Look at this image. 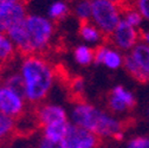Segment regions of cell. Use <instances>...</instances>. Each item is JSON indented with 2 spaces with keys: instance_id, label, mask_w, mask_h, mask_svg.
Wrapping results in <instances>:
<instances>
[{
  "instance_id": "6da1fadb",
  "label": "cell",
  "mask_w": 149,
  "mask_h": 148,
  "mask_svg": "<svg viewBox=\"0 0 149 148\" xmlns=\"http://www.w3.org/2000/svg\"><path fill=\"white\" fill-rule=\"evenodd\" d=\"M18 72L23 80V94L31 105L45 101L54 84L56 71L53 65L43 54H26L18 65Z\"/></svg>"
},
{
  "instance_id": "d6986e66",
  "label": "cell",
  "mask_w": 149,
  "mask_h": 148,
  "mask_svg": "<svg viewBox=\"0 0 149 148\" xmlns=\"http://www.w3.org/2000/svg\"><path fill=\"white\" fill-rule=\"evenodd\" d=\"M73 14L81 23L91 22V0H74Z\"/></svg>"
},
{
  "instance_id": "d4e9b609",
  "label": "cell",
  "mask_w": 149,
  "mask_h": 148,
  "mask_svg": "<svg viewBox=\"0 0 149 148\" xmlns=\"http://www.w3.org/2000/svg\"><path fill=\"white\" fill-rule=\"evenodd\" d=\"M84 88H85V83H84V80L82 77H74L72 80V82H71V90H72L73 94H76V95L83 94Z\"/></svg>"
},
{
  "instance_id": "5bb4252c",
  "label": "cell",
  "mask_w": 149,
  "mask_h": 148,
  "mask_svg": "<svg viewBox=\"0 0 149 148\" xmlns=\"http://www.w3.org/2000/svg\"><path fill=\"white\" fill-rule=\"evenodd\" d=\"M130 54L149 81V45L140 40L130 51Z\"/></svg>"
},
{
  "instance_id": "4fadbf2b",
  "label": "cell",
  "mask_w": 149,
  "mask_h": 148,
  "mask_svg": "<svg viewBox=\"0 0 149 148\" xmlns=\"http://www.w3.org/2000/svg\"><path fill=\"white\" fill-rule=\"evenodd\" d=\"M69 124L70 122H61V123H52L42 127L43 139L52 143H61L68 132Z\"/></svg>"
},
{
  "instance_id": "cb8c5ba5",
  "label": "cell",
  "mask_w": 149,
  "mask_h": 148,
  "mask_svg": "<svg viewBox=\"0 0 149 148\" xmlns=\"http://www.w3.org/2000/svg\"><path fill=\"white\" fill-rule=\"evenodd\" d=\"M127 148H149V136L132 138L127 143Z\"/></svg>"
},
{
  "instance_id": "44dd1931",
  "label": "cell",
  "mask_w": 149,
  "mask_h": 148,
  "mask_svg": "<svg viewBox=\"0 0 149 148\" xmlns=\"http://www.w3.org/2000/svg\"><path fill=\"white\" fill-rule=\"evenodd\" d=\"M17 121L0 113V143L5 142L15 131Z\"/></svg>"
},
{
  "instance_id": "603a6c76",
  "label": "cell",
  "mask_w": 149,
  "mask_h": 148,
  "mask_svg": "<svg viewBox=\"0 0 149 148\" xmlns=\"http://www.w3.org/2000/svg\"><path fill=\"white\" fill-rule=\"evenodd\" d=\"M130 5H133L140 12L143 20L149 23V0H132V4Z\"/></svg>"
},
{
  "instance_id": "e0dca14e",
  "label": "cell",
  "mask_w": 149,
  "mask_h": 148,
  "mask_svg": "<svg viewBox=\"0 0 149 148\" xmlns=\"http://www.w3.org/2000/svg\"><path fill=\"white\" fill-rule=\"evenodd\" d=\"M123 68L127 70V72L132 76L134 80H136L137 82L141 83H147L149 82L147 76L144 75V72L141 70V68L137 65V63L134 61V58L132 57V54H125L124 59H123Z\"/></svg>"
},
{
  "instance_id": "1f68e13d",
  "label": "cell",
  "mask_w": 149,
  "mask_h": 148,
  "mask_svg": "<svg viewBox=\"0 0 149 148\" xmlns=\"http://www.w3.org/2000/svg\"><path fill=\"white\" fill-rule=\"evenodd\" d=\"M22 1H27V0H22Z\"/></svg>"
},
{
  "instance_id": "7402d4cb",
  "label": "cell",
  "mask_w": 149,
  "mask_h": 148,
  "mask_svg": "<svg viewBox=\"0 0 149 148\" xmlns=\"http://www.w3.org/2000/svg\"><path fill=\"white\" fill-rule=\"evenodd\" d=\"M4 83H6L7 85L17 89V90H20L23 92V80H22V76L20 73L18 72V70H11V71H7L5 73V76L3 77V81Z\"/></svg>"
},
{
  "instance_id": "f1b7e54d",
  "label": "cell",
  "mask_w": 149,
  "mask_h": 148,
  "mask_svg": "<svg viewBox=\"0 0 149 148\" xmlns=\"http://www.w3.org/2000/svg\"><path fill=\"white\" fill-rule=\"evenodd\" d=\"M110 1H113V3L117 4L118 6L123 7L124 5H127V4H128V1H129V0H110Z\"/></svg>"
},
{
  "instance_id": "ba28073f",
  "label": "cell",
  "mask_w": 149,
  "mask_h": 148,
  "mask_svg": "<svg viewBox=\"0 0 149 148\" xmlns=\"http://www.w3.org/2000/svg\"><path fill=\"white\" fill-rule=\"evenodd\" d=\"M27 8L25 1L17 0L0 10V31L8 32L17 25H19L27 17Z\"/></svg>"
},
{
  "instance_id": "484cf974",
  "label": "cell",
  "mask_w": 149,
  "mask_h": 148,
  "mask_svg": "<svg viewBox=\"0 0 149 148\" xmlns=\"http://www.w3.org/2000/svg\"><path fill=\"white\" fill-rule=\"evenodd\" d=\"M38 148H62V146H61V143H52V142H49V141L42 139Z\"/></svg>"
},
{
  "instance_id": "277c9868",
  "label": "cell",
  "mask_w": 149,
  "mask_h": 148,
  "mask_svg": "<svg viewBox=\"0 0 149 148\" xmlns=\"http://www.w3.org/2000/svg\"><path fill=\"white\" fill-rule=\"evenodd\" d=\"M122 19V7L110 0H91V23L109 37Z\"/></svg>"
},
{
  "instance_id": "8fae6325",
  "label": "cell",
  "mask_w": 149,
  "mask_h": 148,
  "mask_svg": "<svg viewBox=\"0 0 149 148\" xmlns=\"http://www.w3.org/2000/svg\"><path fill=\"white\" fill-rule=\"evenodd\" d=\"M123 59L124 56L114 46L100 45L94 53V63L97 65L103 64L110 70H116L123 66Z\"/></svg>"
},
{
  "instance_id": "2e32d148",
  "label": "cell",
  "mask_w": 149,
  "mask_h": 148,
  "mask_svg": "<svg viewBox=\"0 0 149 148\" xmlns=\"http://www.w3.org/2000/svg\"><path fill=\"white\" fill-rule=\"evenodd\" d=\"M69 13H70V7L68 5V1H65V0H56V1L51 3L50 6L47 7L46 17L52 22H59L65 19L69 15Z\"/></svg>"
},
{
  "instance_id": "83f0119b",
  "label": "cell",
  "mask_w": 149,
  "mask_h": 148,
  "mask_svg": "<svg viewBox=\"0 0 149 148\" xmlns=\"http://www.w3.org/2000/svg\"><path fill=\"white\" fill-rule=\"evenodd\" d=\"M17 1V0H0V10H1L3 7H5L6 5L11 4V3H14Z\"/></svg>"
},
{
  "instance_id": "4316f807",
  "label": "cell",
  "mask_w": 149,
  "mask_h": 148,
  "mask_svg": "<svg viewBox=\"0 0 149 148\" xmlns=\"http://www.w3.org/2000/svg\"><path fill=\"white\" fill-rule=\"evenodd\" d=\"M141 40L149 45V31H143L141 32Z\"/></svg>"
},
{
  "instance_id": "4dcf8cb0",
  "label": "cell",
  "mask_w": 149,
  "mask_h": 148,
  "mask_svg": "<svg viewBox=\"0 0 149 148\" xmlns=\"http://www.w3.org/2000/svg\"><path fill=\"white\" fill-rule=\"evenodd\" d=\"M65 1H72V0H65Z\"/></svg>"
},
{
  "instance_id": "52a82bcc",
  "label": "cell",
  "mask_w": 149,
  "mask_h": 148,
  "mask_svg": "<svg viewBox=\"0 0 149 148\" xmlns=\"http://www.w3.org/2000/svg\"><path fill=\"white\" fill-rule=\"evenodd\" d=\"M100 138L97 135L70 122L61 146L62 148H96Z\"/></svg>"
},
{
  "instance_id": "9a60e30c",
  "label": "cell",
  "mask_w": 149,
  "mask_h": 148,
  "mask_svg": "<svg viewBox=\"0 0 149 148\" xmlns=\"http://www.w3.org/2000/svg\"><path fill=\"white\" fill-rule=\"evenodd\" d=\"M79 36L86 44H96L103 40V37H104V34L100 31V29L91 22L81 23Z\"/></svg>"
},
{
  "instance_id": "5b68a950",
  "label": "cell",
  "mask_w": 149,
  "mask_h": 148,
  "mask_svg": "<svg viewBox=\"0 0 149 148\" xmlns=\"http://www.w3.org/2000/svg\"><path fill=\"white\" fill-rule=\"evenodd\" d=\"M27 104L29 103L20 90L0 82V113L17 121L25 115Z\"/></svg>"
},
{
  "instance_id": "7a4b0ae2",
  "label": "cell",
  "mask_w": 149,
  "mask_h": 148,
  "mask_svg": "<svg viewBox=\"0 0 149 148\" xmlns=\"http://www.w3.org/2000/svg\"><path fill=\"white\" fill-rule=\"evenodd\" d=\"M71 123L82 127L102 139H121L123 122L88 102H78L71 110Z\"/></svg>"
},
{
  "instance_id": "7c38bea8",
  "label": "cell",
  "mask_w": 149,
  "mask_h": 148,
  "mask_svg": "<svg viewBox=\"0 0 149 148\" xmlns=\"http://www.w3.org/2000/svg\"><path fill=\"white\" fill-rule=\"evenodd\" d=\"M18 54L17 47L6 32L0 31V66L11 64Z\"/></svg>"
},
{
  "instance_id": "f546056e",
  "label": "cell",
  "mask_w": 149,
  "mask_h": 148,
  "mask_svg": "<svg viewBox=\"0 0 149 148\" xmlns=\"http://www.w3.org/2000/svg\"><path fill=\"white\" fill-rule=\"evenodd\" d=\"M147 119H148V122H149V109L147 110Z\"/></svg>"
},
{
  "instance_id": "ac0fdd59",
  "label": "cell",
  "mask_w": 149,
  "mask_h": 148,
  "mask_svg": "<svg viewBox=\"0 0 149 148\" xmlns=\"http://www.w3.org/2000/svg\"><path fill=\"white\" fill-rule=\"evenodd\" d=\"M94 53L95 50L91 49L88 44H81L73 51V57L79 65L88 66L91 63H94Z\"/></svg>"
},
{
  "instance_id": "8992f818",
  "label": "cell",
  "mask_w": 149,
  "mask_h": 148,
  "mask_svg": "<svg viewBox=\"0 0 149 148\" xmlns=\"http://www.w3.org/2000/svg\"><path fill=\"white\" fill-rule=\"evenodd\" d=\"M110 43L120 51H132L133 47L141 40V33L136 27L129 25L121 19L117 26L109 36Z\"/></svg>"
},
{
  "instance_id": "3957f363",
  "label": "cell",
  "mask_w": 149,
  "mask_h": 148,
  "mask_svg": "<svg viewBox=\"0 0 149 148\" xmlns=\"http://www.w3.org/2000/svg\"><path fill=\"white\" fill-rule=\"evenodd\" d=\"M24 26L30 42L31 53L43 54L52 44L54 37V22L46 15L31 13L24 20Z\"/></svg>"
},
{
  "instance_id": "9c48e42d",
  "label": "cell",
  "mask_w": 149,
  "mask_h": 148,
  "mask_svg": "<svg viewBox=\"0 0 149 148\" xmlns=\"http://www.w3.org/2000/svg\"><path fill=\"white\" fill-rule=\"evenodd\" d=\"M36 121L39 126L44 127L52 123L69 122L66 110L58 104L53 103H40L36 107L34 112Z\"/></svg>"
},
{
  "instance_id": "ffe728a7",
  "label": "cell",
  "mask_w": 149,
  "mask_h": 148,
  "mask_svg": "<svg viewBox=\"0 0 149 148\" xmlns=\"http://www.w3.org/2000/svg\"><path fill=\"white\" fill-rule=\"evenodd\" d=\"M122 19L136 29H139L143 22V18L140 12L130 4H127L122 7Z\"/></svg>"
},
{
  "instance_id": "30bf717a",
  "label": "cell",
  "mask_w": 149,
  "mask_h": 148,
  "mask_svg": "<svg viewBox=\"0 0 149 148\" xmlns=\"http://www.w3.org/2000/svg\"><path fill=\"white\" fill-rule=\"evenodd\" d=\"M135 102L136 101L133 92L127 90L122 85H116L111 89V92L108 98L109 108L114 113H123L125 110L134 108Z\"/></svg>"
}]
</instances>
